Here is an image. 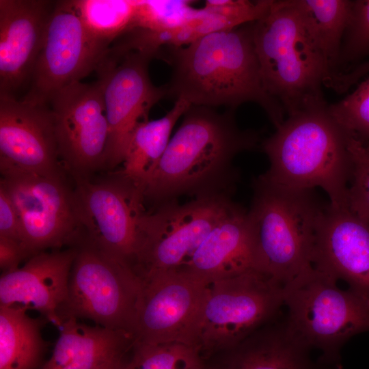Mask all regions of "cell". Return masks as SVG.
Segmentation results:
<instances>
[{"label": "cell", "mask_w": 369, "mask_h": 369, "mask_svg": "<svg viewBox=\"0 0 369 369\" xmlns=\"http://www.w3.org/2000/svg\"><path fill=\"white\" fill-rule=\"evenodd\" d=\"M234 111L191 105L144 189L154 206L183 195H229L238 178L240 152L258 146L260 134L240 128Z\"/></svg>", "instance_id": "obj_2"}, {"label": "cell", "mask_w": 369, "mask_h": 369, "mask_svg": "<svg viewBox=\"0 0 369 369\" xmlns=\"http://www.w3.org/2000/svg\"><path fill=\"white\" fill-rule=\"evenodd\" d=\"M0 236L16 241L23 245L18 215L10 197L1 187H0Z\"/></svg>", "instance_id": "obj_32"}, {"label": "cell", "mask_w": 369, "mask_h": 369, "mask_svg": "<svg viewBox=\"0 0 369 369\" xmlns=\"http://www.w3.org/2000/svg\"><path fill=\"white\" fill-rule=\"evenodd\" d=\"M337 282L312 266L283 288L288 329L331 363L346 341L369 331V301Z\"/></svg>", "instance_id": "obj_6"}, {"label": "cell", "mask_w": 369, "mask_h": 369, "mask_svg": "<svg viewBox=\"0 0 369 369\" xmlns=\"http://www.w3.org/2000/svg\"><path fill=\"white\" fill-rule=\"evenodd\" d=\"M128 361L119 369H184L201 361L197 348L180 343L148 344L134 341Z\"/></svg>", "instance_id": "obj_27"}, {"label": "cell", "mask_w": 369, "mask_h": 369, "mask_svg": "<svg viewBox=\"0 0 369 369\" xmlns=\"http://www.w3.org/2000/svg\"><path fill=\"white\" fill-rule=\"evenodd\" d=\"M52 355L41 369H103L120 364L133 338L99 325L69 318L61 325Z\"/></svg>", "instance_id": "obj_21"}, {"label": "cell", "mask_w": 369, "mask_h": 369, "mask_svg": "<svg viewBox=\"0 0 369 369\" xmlns=\"http://www.w3.org/2000/svg\"><path fill=\"white\" fill-rule=\"evenodd\" d=\"M293 1L330 72V87L338 73V59L351 0Z\"/></svg>", "instance_id": "obj_25"}, {"label": "cell", "mask_w": 369, "mask_h": 369, "mask_svg": "<svg viewBox=\"0 0 369 369\" xmlns=\"http://www.w3.org/2000/svg\"><path fill=\"white\" fill-rule=\"evenodd\" d=\"M53 118L48 105L0 95V170L62 176Z\"/></svg>", "instance_id": "obj_16"}, {"label": "cell", "mask_w": 369, "mask_h": 369, "mask_svg": "<svg viewBox=\"0 0 369 369\" xmlns=\"http://www.w3.org/2000/svg\"><path fill=\"white\" fill-rule=\"evenodd\" d=\"M157 57L172 66L170 79L164 85L166 97L233 110L253 102L264 110L275 128L286 119L282 105L264 87L251 23L208 34L187 46L161 49Z\"/></svg>", "instance_id": "obj_1"}, {"label": "cell", "mask_w": 369, "mask_h": 369, "mask_svg": "<svg viewBox=\"0 0 369 369\" xmlns=\"http://www.w3.org/2000/svg\"><path fill=\"white\" fill-rule=\"evenodd\" d=\"M0 187L18 215L23 243L30 257L50 247L79 242L73 192L62 176L16 174L3 176Z\"/></svg>", "instance_id": "obj_14"}, {"label": "cell", "mask_w": 369, "mask_h": 369, "mask_svg": "<svg viewBox=\"0 0 369 369\" xmlns=\"http://www.w3.org/2000/svg\"><path fill=\"white\" fill-rule=\"evenodd\" d=\"M115 175L100 182L74 176L73 195L81 236L78 245L89 244L133 266L138 222L146 211L144 191L124 177Z\"/></svg>", "instance_id": "obj_10"}, {"label": "cell", "mask_w": 369, "mask_h": 369, "mask_svg": "<svg viewBox=\"0 0 369 369\" xmlns=\"http://www.w3.org/2000/svg\"><path fill=\"white\" fill-rule=\"evenodd\" d=\"M77 252L76 247L65 251H43L30 257L22 267L2 273L0 307L35 310L61 327L57 312L68 297Z\"/></svg>", "instance_id": "obj_19"}, {"label": "cell", "mask_w": 369, "mask_h": 369, "mask_svg": "<svg viewBox=\"0 0 369 369\" xmlns=\"http://www.w3.org/2000/svg\"><path fill=\"white\" fill-rule=\"evenodd\" d=\"M184 369H208L207 368L201 361L194 364V365H192L189 367H187Z\"/></svg>", "instance_id": "obj_35"}, {"label": "cell", "mask_w": 369, "mask_h": 369, "mask_svg": "<svg viewBox=\"0 0 369 369\" xmlns=\"http://www.w3.org/2000/svg\"><path fill=\"white\" fill-rule=\"evenodd\" d=\"M191 105L183 99H177L162 118L140 122L131 136L123 168L116 174L144 191L167 147L174 125Z\"/></svg>", "instance_id": "obj_23"}, {"label": "cell", "mask_w": 369, "mask_h": 369, "mask_svg": "<svg viewBox=\"0 0 369 369\" xmlns=\"http://www.w3.org/2000/svg\"><path fill=\"white\" fill-rule=\"evenodd\" d=\"M328 110L348 134L369 141V77Z\"/></svg>", "instance_id": "obj_31"}, {"label": "cell", "mask_w": 369, "mask_h": 369, "mask_svg": "<svg viewBox=\"0 0 369 369\" xmlns=\"http://www.w3.org/2000/svg\"><path fill=\"white\" fill-rule=\"evenodd\" d=\"M252 187L247 221L255 269L284 287L312 267L316 230L326 206L313 190L287 188L261 176Z\"/></svg>", "instance_id": "obj_4"}, {"label": "cell", "mask_w": 369, "mask_h": 369, "mask_svg": "<svg viewBox=\"0 0 369 369\" xmlns=\"http://www.w3.org/2000/svg\"><path fill=\"white\" fill-rule=\"evenodd\" d=\"M283 288L256 269L209 284L200 320V354L230 349L268 324L284 305Z\"/></svg>", "instance_id": "obj_8"}, {"label": "cell", "mask_w": 369, "mask_h": 369, "mask_svg": "<svg viewBox=\"0 0 369 369\" xmlns=\"http://www.w3.org/2000/svg\"><path fill=\"white\" fill-rule=\"evenodd\" d=\"M48 105L65 166L81 177L103 167L109 127L100 81L71 83L57 92Z\"/></svg>", "instance_id": "obj_15"}, {"label": "cell", "mask_w": 369, "mask_h": 369, "mask_svg": "<svg viewBox=\"0 0 369 369\" xmlns=\"http://www.w3.org/2000/svg\"><path fill=\"white\" fill-rule=\"evenodd\" d=\"M29 256L21 243L0 236V267L3 273L17 269L20 262Z\"/></svg>", "instance_id": "obj_33"}, {"label": "cell", "mask_w": 369, "mask_h": 369, "mask_svg": "<svg viewBox=\"0 0 369 369\" xmlns=\"http://www.w3.org/2000/svg\"><path fill=\"white\" fill-rule=\"evenodd\" d=\"M310 351L284 319L265 325L226 350L223 369H312Z\"/></svg>", "instance_id": "obj_22"}, {"label": "cell", "mask_w": 369, "mask_h": 369, "mask_svg": "<svg viewBox=\"0 0 369 369\" xmlns=\"http://www.w3.org/2000/svg\"><path fill=\"white\" fill-rule=\"evenodd\" d=\"M348 149L351 161L348 205L369 223V141L348 133Z\"/></svg>", "instance_id": "obj_29"}, {"label": "cell", "mask_w": 369, "mask_h": 369, "mask_svg": "<svg viewBox=\"0 0 369 369\" xmlns=\"http://www.w3.org/2000/svg\"><path fill=\"white\" fill-rule=\"evenodd\" d=\"M236 204L229 195L172 200L144 212L138 222L133 267L139 276L184 264L213 228Z\"/></svg>", "instance_id": "obj_9"}, {"label": "cell", "mask_w": 369, "mask_h": 369, "mask_svg": "<svg viewBox=\"0 0 369 369\" xmlns=\"http://www.w3.org/2000/svg\"><path fill=\"white\" fill-rule=\"evenodd\" d=\"M178 269L207 284L256 269L247 211L236 204L213 228L191 258Z\"/></svg>", "instance_id": "obj_20"}, {"label": "cell", "mask_w": 369, "mask_h": 369, "mask_svg": "<svg viewBox=\"0 0 369 369\" xmlns=\"http://www.w3.org/2000/svg\"><path fill=\"white\" fill-rule=\"evenodd\" d=\"M251 27L264 87L287 116L325 102L331 77L294 1L274 0Z\"/></svg>", "instance_id": "obj_5"}, {"label": "cell", "mask_w": 369, "mask_h": 369, "mask_svg": "<svg viewBox=\"0 0 369 369\" xmlns=\"http://www.w3.org/2000/svg\"><path fill=\"white\" fill-rule=\"evenodd\" d=\"M55 1L0 0V95L29 83Z\"/></svg>", "instance_id": "obj_18"}, {"label": "cell", "mask_w": 369, "mask_h": 369, "mask_svg": "<svg viewBox=\"0 0 369 369\" xmlns=\"http://www.w3.org/2000/svg\"><path fill=\"white\" fill-rule=\"evenodd\" d=\"M72 1L87 30L110 46L131 29L137 0Z\"/></svg>", "instance_id": "obj_26"}, {"label": "cell", "mask_w": 369, "mask_h": 369, "mask_svg": "<svg viewBox=\"0 0 369 369\" xmlns=\"http://www.w3.org/2000/svg\"><path fill=\"white\" fill-rule=\"evenodd\" d=\"M369 72V61L359 64L357 66L351 69L349 73L350 79L355 83L361 77Z\"/></svg>", "instance_id": "obj_34"}, {"label": "cell", "mask_w": 369, "mask_h": 369, "mask_svg": "<svg viewBox=\"0 0 369 369\" xmlns=\"http://www.w3.org/2000/svg\"><path fill=\"white\" fill-rule=\"evenodd\" d=\"M368 55L369 0H353L340 48L338 76L342 72L344 66Z\"/></svg>", "instance_id": "obj_30"}, {"label": "cell", "mask_w": 369, "mask_h": 369, "mask_svg": "<svg viewBox=\"0 0 369 369\" xmlns=\"http://www.w3.org/2000/svg\"><path fill=\"white\" fill-rule=\"evenodd\" d=\"M122 363V362H121ZM121 363L120 364H115V365H112V366H108L107 368H105L103 369H119L120 365H121Z\"/></svg>", "instance_id": "obj_36"}, {"label": "cell", "mask_w": 369, "mask_h": 369, "mask_svg": "<svg viewBox=\"0 0 369 369\" xmlns=\"http://www.w3.org/2000/svg\"><path fill=\"white\" fill-rule=\"evenodd\" d=\"M109 46L87 30L72 0L55 1L23 99L48 105L57 92L96 71Z\"/></svg>", "instance_id": "obj_11"}, {"label": "cell", "mask_w": 369, "mask_h": 369, "mask_svg": "<svg viewBox=\"0 0 369 369\" xmlns=\"http://www.w3.org/2000/svg\"><path fill=\"white\" fill-rule=\"evenodd\" d=\"M68 297L58 310L61 323L87 318L134 340L141 279L127 260L89 244L75 246Z\"/></svg>", "instance_id": "obj_7"}, {"label": "cell", "mask_w": 369, "mask_h": 369, "mask_svg": "<svg viewBox=\"0 0 369 369\" xmlns=\"http://www.w3.org/2000/svg\"><path fill=\"white\" fill-rule=\"evenodd\" d=\"M27 310L0 307V369H36L40 365L45 346L43 321Z\"/></svg>", "instance_id": "obj_24"}, {"label": "cell", "mask_w": 369, "mask_h": 369, "mask_svg": "<svg viewBox=\"0 0 369 369\" xmlns=\"http://www.w3.org/2000/svg\"><path fill=\"white\" fill-rule=\"evenodd\" d=\"M140 277L134 341L180 343L197 348L208 284L178 269L154 271Z\"/></svg>", "instance_id": "obj_12"}, {"label": "cell", "mask_w": 369, "mask_h": 369, "mask_svg": "<svg viewBox=\"0 0 369 369\" xmlns=\"http://www.w3.org/2000/svg\"><path fill=\"white\" fill-rule=\"evenodd\" d=\"M152 56L137 51L106 55L96 72L102 89L109 127L103 167L123 163L131 136L151 108L166 97L165 85L156 87L148 74Z\"/></svg>", "instance_id": "obj_13"}, {"label": "cell", "mask_w": 369, "mask_h": 369, "mask_svg": "<svg viewBox=\"0 0 369 369\" xmlns=\"http://www.w3.org/2000/svg\"><path fill=\"white\" fill-rule=\"evenodd\" d=\"M190 1L137 0L131 29L161 31L180 26L200 12ZM130 29V30H131Z\"/></svg>", "instance_id": "obj_28"}, {"label": "cell", "mask_w": 369, "mask_h": 369, "mask_svg": "<svg viewBox=\"0 0 369 369\" xmlns=\"http://www.w3.org/2000/svg\"><path fill=\"white\" fill-rule=\"evenodd\" d=\"M260 147L270 164L260 175L264 179L294 189L320 187L330 206H348V133L330 114L327 102L288 115Z\"/></svg>", "instance_id": "obj_3"}, {"label": "cell", "mask_w": 369, "mask_h": 369, "mask_svg": "<svg viewBox=\"0 0 369 369\" xmlns=\"http://www.w3.org/2000/svg\"><path fill=\"white\" fill-rule=\"evenodd\" d=\"M312 266L369 301V223L348 206L328 204L318 224Z\"/></svg>", "instance_id": "obj_17"}]
</instances>
